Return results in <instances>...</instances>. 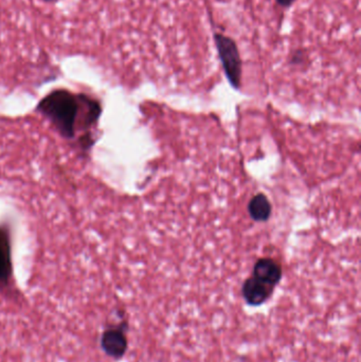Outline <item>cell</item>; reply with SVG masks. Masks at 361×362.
<instances>
[{
  "instance_id": "6da1fadb",
  "label": "cell",
  "mask_w": 361,
  "mask_h": 362,
  "mask_svg": "<svg viewBox=\"0 0 361 362\" xmlns=\"http://www.w3.org/2000/svg\"><path fill=\"white\" fill-rule=\"evenodd\" d=\"M36 110L65 139H73L80 127L84 131H90L98 123L102 113L98 101L65 89L50 92L38 103Z\"/></svg>"
},
{
  "instance_id": "3957f363",
  "label": "cell",
  "mask_w": 361,
  "mask_h": 362,
  "mask_svg": "<svg viewBox=\"0 0 361 362\" xmlns=\"http://www.w3.org/2000/svg\"><path fill=\"white\" fill-rule=\"evenodd\" d=\"M125 328H127V322L111 326L103 333L101 347L103 351L113 359H120L127 353L129 340L125 334L127 331Z\"/></svg>"
},
{
  "instance_id": "8992f818",
  "label": "cell",
  "mask_w": 361,
  "mask_h": 362,
  "mask_svg": "<svg viewBox=\"0 0 361 362\" xmlns=\"http://www.w3.org/2000/svg\"><path fill=\"white\" fill-rule=\"evenodd\" d=\"M13 275L11 238L7 226L0 225V287H7Z\"/></svg>"
},
{
  "instance_id": "5b68a950",
  "label": "cell",
  "mask_w": 361,
  "mask_h": 362,
  "mask_svg": "<svg viewBox=\"0 0 361 362\" xmlns=\"http://www.w3.org/2000/svg\"><path fill=\"white\" fill-rule=\"evenodd\" d=\"M251 275L276 288L283 277V267L276 258H261L253 265Z\"/></svg>"
},
{
  "instance_id": "7a4b0ae2",
  "label": "cell",
  "mask_w": 361,
  "mask_h": 362,
  "mask_svg": "<svg viewBox=\"0 0 361 362\" xmlns=\"http://www.w3.org/2000/svg\"><path fill=\"white\" fill-rule=\"evenodd\" d=\"M214 41L229 82L233 87L239 88L242 80V59L236 44L234 41L220 33L214 34Z\"/></svg>"
},
{
  "instance_id": "52a82bcc",
  "label": "cell",
  "mask_w": 361,
  "mask_h": 362,
  "mask_svg": "<svg viewBox=\"0 0 361 362\" xmlns=\"http://www.w3.org/2000/svg\"><path fill=\"white\" fill-rule=\"evenodd\" d=\"M276 1L281 7L290 8L296 3L297 0H276Z\"/></svg>"
},
{
  "instance_id": "277c9868",
  "label": "cell",
  "mask_w": 361,
  "mask_h": 362,
  "mask_svg": "<svg viewBox=\"0 0 361 362\" xmlns=\"http://www.w3.org/2000/svg\"><path fill=\"white\" fill-rule=\"evenodd\" d=\"M276 288L259 281L253 275L247 277L242 285V297L244 301L253 307L263 305L274 294Z\"/></svg>"
},
{
  "instance_id": "ba28073f",
  "label": "cell",
  "mask_w": 361,
  "mask_h": 362,
  "mask_svg": "<svg viewBox=\"0 0 361 362\" xmlns=\"http://www.w3.org/2000/svg\"><path fill=\"white\" fill-rule=\"evenodd\" d=\"M47 1H50V0H47Z\"/></svg>"
}]
</instances>
